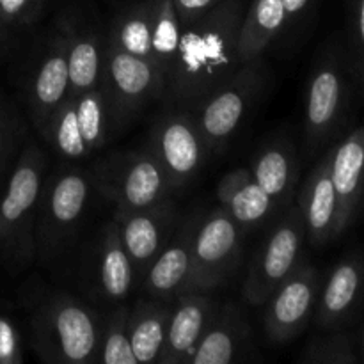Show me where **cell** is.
Segmentation results:
<instances>
[{
    "instance_id": "cell-1",
    "label": "cell",
    "mask_w": 364,
    "mask_h": 364,
    "mask_svg": "<svg viewBox=\"0 0 364 364\" xmlns=\"http://www.w3.org/2000/svg\"><path fill=\"white\" fill-rule=\"evenodd\" d=\"M242 16L240 0H220L205 14L181 25L162 98L174 107L194 110L238 70Z\"/></svg>"
},
{
    "instance_id": "cell-2",
    "label": "cell",
    "mask_w": 364,
    "mask_h": 364,
    "mask_svg": "<svg viewBox=\"0 0 364 364\" xmlns=\"http://www.w3.org/2000/svg\"><path fill=\"white\" fill-rule=\"evenodd\" d=\"M102 318L64 291L50 295L31 316V345L45 363L98 361Z\"/></svg>"
},
{
    "instance_id": "cell-3",
    "label": "cell",
    "mask_w": 364,
    "mask_h": 364,
    "mask_svg": "<svg viewBox=\"0 0 364 364\" xmlns=\"http://www.w3.org/2000/svg\"><path fill=\"white\" fill-rule=\"evenodd\" d=\"M46 166L43 149L28 142L0 198V258L9 267L25 269L36 259L34 224Z\"/></svg>"
},
{
    "instance_id": "cell-4",
    "label": "cell",
    "mask_w": 364,
    "mask_h": 364,
    "mask_svg": "<svg viewBox=\"0 0 364 364\" xmlns=\"http://www.w3.org/2000/svg\"><path fill=\"white\" fill-rule=\"evenodd\" d=\"M91 183L117 212L148 208L171 198L166 171L148 149H117L92 167Z\"/></svg>"
},
{
    "instance_id": "cell-5",
    "label": "cell",
    "mask_w": 364,
    "mask_h": 364,
    "mask_svg": "<svg viewBox=\"0 0 364 364\" xmlns=\"http://www.w3.org/2000/svg\"><path fill=\"white\" fill-rule=\"evenodd\" d=\"M91 194V178L78 169H64L43 181L34 224L36 258L52 263L73 238Z\"/></svg>"
},
{
    "instance_id": "cell-6",
    "label": "cell",
    "mask_w": 364,
    "mask_h": 364,
    "mask_svg": "<svg viewBox=\"0 0 364 364\" xmlns=\"http://www.w3.org/2000/svg\"><path fill=\"white\" fill-rule=\"evenodd\" d=\"M181 23L173 0H144L114 18L105 41L124 52L149 60L166 77L180 41Z\"/></svg>"
},
{
    "instance_id": "cell-7",
    "label": "cell",
    "mask_w": 364,
    "mask_h": 364,
    "mask_svg": "<svg viewBox=\"0 0 364 364\" xmlns=\"http://www.w3.org/2000/svg\"><path fill=\"white\" fill-rule=\"evenodd\" d=\"M116 132L102 89L68 96L59 107L41 137L68 160H80L98 151Z\"/></svg>"
},
{
    "instance_id": "cell-8",
    "label": "cell",
    "mask_w": 364,
    "mask_h": 364,
    "mask_svg": "<svg viewBox=\"0 0 364 364\" xmlns=\"http://www.w3.org/2000/svg\"><path fill=\"white\" fill-rule=\"evenodd\" d=\"M100 89L116 130L130 123L148 103L164 96V77L149 60L105 41Z\"/></svg>"
},
{
    "instance_id": "cell-9",
    "label": "cell",
    "mask_w": 364,
    "mask_h": 364,
    "mask_svg": "<svg viewBox=\"0 0 364 364\" xmlns=\"http://www.w3.org/2000/svg\"><path fill=\"white\" fill-rule=\"evenodd\" d=\"M316 59L306 91L304 130L309 149H316L340 128L348 98L345 50L331 41Z\"/></svg>"
},
{
    "instance_id": "cell-10",
    "label": "cell",
    "mask_w": 364,
    "mask_h": 364,
    "mask_svg": "<svg viewBox=\"0 0 364 364\" xmlns=\"http://www.w3.org/2000/svg\"><path fill=\"white\" fill-rule=\"evenodd\" d=\"M148 151L166 171L173 191H178L199 176L210 148L194 112L171 105L156 117L149 132Z\"/></svg>"
},
{
    "instance_id": "cell-11",
    "label": "cell",
    "mask_w": 364,
    "mask_h": 364,
    "mask_svg": "<svg viewBox=\"0 0 364 364\" xmlns=\"http://www.w3.org/2000/svg\"><path fill=\"white\" fill-rule=\"evenodd\" d=\"M265 70L262 57L242 63L238 70L203 100L192 112L210 151L220 149L238 130L245 114L263 91Z\"/></svg>"
},
{
    "instance_id": "cell-12",
    "label": "cell",
    "mask_w": 364,
    "mask_h": 364,
    "mask_svg": "<svg viewBox=\"0 0 364 364\" xmlns=\"http://www.w3.org/2000/svg\"><path fill=\"white\" fill-rule=\"evenodd\" d=\"M306 238L304 220L297 205H288L276 226L263 240L245 276L244 294L249 306H263L274 290L301 263L302 242Z\"/></svg>"
},
{
    "instance_id": "cell-13",
    "label": "cell",
    "mask_w": 364,
    "mask_h": 364,
    "mask_svg": "<svg viewBox=\"0 0 364 364\" xmlns=\"http://www.w3.org/2000/svg\"><path fill=\"white\" fill-rule=\"evenodd\" d=\"M242 235V228L223 206L203 213L192 245L187 291L215 290L230 279L240 263Z\"/></svg>"
},
{
    "instance_id": "cell-14",
    "label": "cell",
    "mask_w": 364,
    "mask_h": 364,
    "mask_svg": "<svg viewBox=\"0 0 364 364\" xmlns=\"http://www.w3.org/2000/svg\"><path fill=\"white\" fill-rule=\"evenodd\" d=\"M318 291L320 277L315 267L299 263L265 301L263 327L272 343H287L306 329L313 316Z\"/></svg>"
},
{
    "instance_id": "cell-15",
    "label": "cell",
    "mask_w": 364,
    "mask_h": 364,
    "mask_svg": "<svg viewBox=\"0 0 364 364\" xmlns=\"http://www.w3.org/2000/svg\"><path fill=\"white\" fill-rule=\"evenodd\" d=\"M112 220L117 228L121 244L134 265L135 276L142 279L176 228V205L169 198L148 208L130 212L116 210Z\"/></svg>"
},
{
    "instance_id": "cell-16",
    "label": "cell",
    "mask_w": 364,
    "mask_h": 364,
    "mask_svg": "<svg viewBox=\"0 0 364 364\" xmlns=\"http://www.w3.org/2000/svg\"><path fill=\"white\" fill-rule=\"evenodd\" d=\"M70 96V71L66 55V32L60 25L46 41L39 55L36 70L28 82V112L38 132L41 134Z\"/></svg>"
},
{
    "instance_id": "cell-17",
    "label": "cell",
    "mask_w": 364,
    "mask_h": 364,
    "mask_svg": "<svg viewBox=\"0 0 364 364\" xmlns=\"http://www.w3.org/2000/svg\"><path fill=\"white\" fill-rule=\"evenodd\" d=\"M203 213H188L174 228L169 242L160 251L142 277L146 297L176 301L187 291L188 274L192 267V245Z\"/></svg>"
},
{
    "instance_id": "cell-18",
    "label": "cell",
    "mask_w": 364,
    "mask_h": 364,
    "mask_svg": "<svg viewBox=\"0 0 364 364\" xmlns=\"http://www.w3.org/2000/svg\"><path fill=\"white\" fill-rule=\"evenodd\" d=\"M212 291L188 290L173 302L166 341L156 358V364H188L196 345L205 334L219 306Z\"/></svg>"
},
{
    "instance_id": "cell-19",
    "label": "cell",
    "mask_w": 364,
    "mask_h": 364,
    "mask_svg": "<svg viewBox=\"0 0 364 364\" xmlns=\"http://www.w3.org/2000/svg\"><path fill=\"white\" fill-rule=\"evenodd\" d=\"M363 262L348 255L331 272L315 304V323L323 331H340L352 326L361 308Z\"/></svg>"
},
{
    "instance_id": "cell-20",
    "label": "cell",
    "mask_w": 364,
    "mask_h": 364,
    "mask_svg": "<svg viewBox=\"0 0 364 364\" xmlns=\"http://www.w3.org/2000/svg\"><path fill=\"white\" fill-rule=\"evenodd\" d=\"M252 329L244 309L235 302L217 306L188 364H230L251 348Z\"/></svg>"
},
{
    "instance_id": "cell-21",
    "label": "cell",
    "mask_w": 364,
    "mask_h": 364,
    "mask_svg": "<svg viewBox=\"0 0 364 364\" xmlns=\"http://www.w3.org/2000/svg\"><path fill=\"white\" fill-rule=\"evenodd\" d=\"M364 167V132L361 127L348 132L334 148H331V180L338 199V237L354 223L361 205Z\"/></svg>"
},
{
    "instance_id": "cell-22",
    "label": "cell",
    "mask_w": 364,
    "mask_h": 364,
    "mask_svg": "<svg viewBox=\"0 0 364 364\" xmlns=\"http://www.w3.org/2000/svg\"><path fill=\"white\" fill-rule=\"evenodd\" d=\"M331 149L309 173L299 191L297 206L304 220L306 235L315 247L338 238V199L331 180Z\"/></svg>"
},
{
    "instance_id": "cell-23",
    "label": "cell",
    "mask_w": 364,
    "mask_h": 364,
    "mask_svg": "<svg viewBox=\"0 0 364 364\" xmlns=\"http://www.w3.org/2000/svg\"><path fill=\"white\" fill-rule=\"evenodd\" d=\"M249 171L277 208L290 205L299 180L297 149L290 139L279 135L267 141Z\"/></svg>"
},
{
    "instance_id": "cell-24",
    "label": "cell",
    "mask_w": 364,
    "mask_h": 364,
    "mask_svg": "<svg viewBox=\"0 0 364 364\" xmlns=\"http://www.w3.org/2000/svg\"><path fill=\"white\" fill-rule=\"evenodd\" d=\"M92 277L100 297L119 302L130 295L135 270L117 235L114 220L107 223L92 255Z\"/></svg>"
},
{
    "instance_id": "cell-25",
    "label": "cell",
    "mask_w": 364,
    "mask_h": 364,
    "mask_svg": "<svg viewBox=\"0 0 364 364\" xmlns=\"http://www.w3.org/2000/svg\"><path fill=\"white\" fill-rule=\"evenodd\" d=\"M217 198L242 231L259 226L277 210L272 199L256 183L247 167L224 174L217 185Z\"/></svg>"
},
{
    "instance_id": "cell-26",
    "label": "cell",
    "mask_w": 364,
    "mask_h": 364,
    "mask_svg": "<svg viewBox=\"0 0 364 364\" xmlns=\"http://www.w3.org/2000/svg\"><path fill=\"white\" fill-rule=\"evenodd\" d=\"M66 32L70 95L89 91L100 85L105 38L87 23H63Z\"/></svg>"
},
{
    "instance_id": "cell-27",
    "label": "cell",
    "mask_w": 364,
    "mask_h": 364,
    "mask_svg": "<svg viewBox=\"0 0 364 364\" xmlns=\"http://www.w3.org/2000/svg\"><path fill=\"white\" fill-rule=\"evenodd\" d=\"M173 302L146 297L130 306L128 334L137 363H156L166 341Z\"/></svg>"
},
{
    "instance_id": "cell-28",
    "label": "cell",
    "mask_w": 364,
    "mask_h": 364,
    "mask_svg": "<svg viewBox=\"0 0 364 364\" xmlns=\"http://www.w3.org/2000/svg\"><path fill=\"white\" fill-rule=\"evenodd\" d=\"M287 25L281 0H252L240 21L238 31V60L249 63L265 53L270 43Z\"/></svg>"
},
{
    "instance_id": "cell-29",
    "label": "cell",
    "mask_w": 364,
    "mask_h": 364,
    "mask_svg": "<svg viewBox=\"0 0 364 364\" xmlns=\"http://www.w3.org/2000/svg\"><path fill=\"white\" fill-rule=\"evenodd\" d=\"M361 350V333L340 329L315 338L299 361L302 364H359Z\"/></svg>"
},
{
    "instance_id": "cell-30",
    "label": "cell",
    "mask_w": 364,
    "mask_h": 364,
    "mask_svg": "<svg viewBox=\"0 0 364 364\" xmlns=\"http://www.w3.org/2000/svg\"><path fill=\"white\" fill-rule=\"evenodd\" d=\"M128 313L130 306L121 304L112 309L105 320H102L100 333L98 361L105 364H137L132 352L130 334H128Z\"/></svg>"
},
{
    "instance_id": "cell-31",
    "label": "cell",
    "mask_w": 364,
    "mask_h": 364,
    "mask_svg": "<svg viewBox=\"0 0 364 364\" xmlns=\"http://www.w3.org/2000/svg\"><path fill=\"white\" fill-rule=\"evenodd\" d=\"M348 43L354 52L355 77L358 82L363 78V53H364V0H348Z\"/></svg>"
},
{
    "instance_id": "cell-32",
    "label": "cell",
    "mask_w": 364,
    "mask_h": 364,
    "mask_svg": "<svg viewBox=\"0 0 364 364\" xmlns=\"http://www.w3.org/2000/svg\"><path fill=\"white\" fill-rule=\"evenodd\" d=\"M45 0H0V11L7 27L23 28L36 21Z\"/></svg>"
},
{
    "instance_id": "cell-33",
    "label": "cell",
    "mask_w": 364,
    "mask_h": 364,
    "mask_svg": "<svg viewBox=\"0 0 364 364\" xmlns=\"http://www.w3.org/2000/svg\"><path fill=\"white\" fill-rule=\"evenodd\" d=\"M23 361L21 345L14 323L0 316V364H20Z\"/></svg>"
},
{
    "instance_id": "cell-34",
    "label": "cell",
    "mask_w": 364,
    "mask_h": 364,
    "mask_svg": "<svg viewBox=\"0 0 364 364\" xmlns=\"http://www.w3.org/2000/svg\"><path fill=\"white\" fill-rule=\"evenodd\" d=\"M219 2L220 0H173V7L176 11L180 23L185 25L205 14L206 11L215 7Z\"/></svg>"
},
{
    "instance_id": "cell-35",
    "label": "cell",
    "mask_w": 364,
    "mask_h": 364,
    "mask_svg": "<svg viewBox=\"0 0 364 364\" xmlns=\"http://www.w3.org/2000/svg\"><path fill=\"white\" fill-rule=\"evenodd\" d=\"M13 141V121L4 109H0V164L6 159Z\"/></svg>"
},
{
    "instance_id": "cell-36",
    "label": "cell",
    "mask_w": 364,
    "mask_h": 364,
    "mask_svg": "<svg viewBox=\"0 0 364 364\" xmlns=\"http://www.w3.org/2000/svg\"><path fill=\"white\" fill-rule=\"evenodd\" d=\"M283 2L284 14H287V25L291 23V21L297 20L306 9H308L309 2L311 0H281Z\"/></svg>"
},
{
    "instance_id": "cell-37",
    "label": "cell",
    "mask_w": 364,
    "mask_h": 364,
    "mask_svg": "<svg viewBox=\"0 0 364 364\" xmlns=\"http://www.w3.org/2000/svg\"><path fill=\"white\" fill-rule=\"evenodd\" d=\"M7 25H6V21H4V18H2V11H0V45H2L4 43V38H6V34H7Z\"/></svg>"
}]
</instances>
